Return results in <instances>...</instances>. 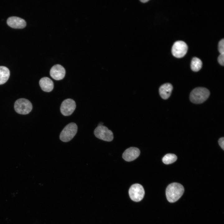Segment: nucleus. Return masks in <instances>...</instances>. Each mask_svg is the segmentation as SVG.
<instances>
[{
	"label": "nucleus",
	"mask_w": 224,
	"mask_h": 224,
	"mask_svg": "<svg viewBox=\"0 0 224 224\" xmlns=\"http://www.w3.org/2000/svg\"><path fill=\"white\" fill-rule=\"evenodd\" d=\"M184 188L181 184L174 182L169 184L167 187L166 194L167 200L173 203L177 201L183 195Z\"/></svg>",
	"instance_id": "obj_1"
},
{
	"label": "nucleus",
	"mask_w": 224,
	"mask_h": 224,
	"mask_svg": "<svg viewBox=\"0 0 224 224\" xmlns=\"http://www.w3.org/2000/svg\"><path fill=\"white\" fill-rule=\"evenodd\" d=\"M210 94L209 91L205 88H196L190 93V100L192 103L195 104L202 103L207 99Z\"/></svg>",
	"instance_id": "obj_2"
},
{
	"label": "nucleus",
	"mask_w": 224,
	"mask_h": 224,
	"mask_svg": "<svg viewBox=\"0 0 224 224\" xmlns=\"http://www.w3.org/2000/svg\"><path fill=\"white\" fill-rule=\"evenodd\" d=\"M77 131V127L74 123H71L66 126L60 133L59 138L62 142H67L72 140Z\"/></svg>",
	"instance_id": "obj_3"
},
{
	"label": "nucleus",
	"mask_w": 224,
	"mask_h": 224,
	"mask_svg": "<svg viewBox=\"0 0 224 224\" xmlns=\"http://www.w3.org/2000/svg\"><path fill=\"white\" fill-rule=\"evenodd\" d=\"M14 107L17 113L22 114L29 113L32 109L31 103L28 100L25 98L17 100L15 102Z\"/></svg>",
	"instance_id": "obj_4"
},
{
	"label": "nucleus",
	"mask_w": 224,
	"mask_h": 224,
	"mask_svg": "<svg viewBox=\"0 0 224 224\" xmlns=\"http://www.w3.org/2000/svg\"><path fill=\"white\" fill-rule=\"evenodd\" d=\"M94 134L98 138L106 141H111L114 138L112 132L107 127L102 125H98L95 129Z\"/></svg>",
	"instance_id": "obj_5"
},
{
	"label": "nucleus",
	"mask_w": 224,
	"mask_h": 224,
	"mask_svg": "<svg viewBox=\"0 0 224 224\" xmlns=\"http://www.w3.org/2000/svg\"><path fill=\"white\" fill-rule=\"evenodd\" d=\"M128 193L130 198L135 202L141 201L144 197L145 194L143 187L138 184L132 185L129 189Z\"/></svg>",
	"instance_id": "obj_6"
},
{
	"label": "nucleus",
	"mask_w": 224,
	"mask_h": 224,
	"mask_svg": "<svg viewBox=\"0 0 224 224\" xmlns=\"http://www.w3.org/2000/svg\"><path fill=\"white\" fill-rule=\"evenodd\" d=\"M188 49V46L185 42L182 41H177L174 43L172 47V54L175 57L181 58L186 54Z\"/></svg>",
	"instance_id": "obj_7"
},
{
	"label": "nucleus",
	"mask_w": 224,
	"mask_h": 224,
	"mask_svg": "<svg viewBox=\"0 0 224 224\" xmlns=\"http://www.w3.org/2000/svg\"><path fill=\"white\" fill-rule=\"evenodd\" d=\"M76 107L75 101L72 99H67L62 102L60 108V111L63 115L69 116L73 113Z\"/></svg>",
	"instance_id": "obj_8"
},
{
	"label": "nucleus",
	"mask_w": 224,
	"mask_h": 224,
	"mask_svg": "<svg viewBox=\"0 0 224 224\" xmlns=\"http://www.w3.org/2000/svg\"><path fill=\"white\" fill-rule=\"evenodd\" d=\"M65 68L60 64H56L53 66L50 71L51 77L56 80L63 79L65 77Z\"/></svg>",
	"instance_id": "obj_9"
},
{
	"label": "nucleus",
	"mask_w": 224,
	"mask_h": 224,
	"mask_svg": "<svg viewBox=\"0 0 224 224\" xmlns=\"http://www.w3.org/2000/svg\"><path fill=\"white\" fill-rule=\"evenodd\" d=\"M140 151L136 147H130L126 149L123 153V158L127 161H131L136 159L139 156Z\"/></svg>",
	"instance_id": "obj_10"
},
{
	"label": "nucleus",
	"mask_w": 224,
	"mask_h": 224,
	"mask_svg": "<svg viewBox=\"0 0 224 224\" xmlns=\"http://www.w3.org/2000/svg\"><path fill=\"white\" fill-rule=\"evenodd\" d=\"M7 23L10 27L15 29H22L26 25V22L23 19L16 16L9 17L7 20Z\"/></svg>",
	"instance_id": "obj_11"
},
{
	"label": "nucleus",
	"mask_w": 224,
	"mask_h": 224,
	"mask_svg": "<svg viewBox=\"0 0 224 224\" xmlns=\"http://www.w3.org/2000/svg\"><path fill=\"white\" fill-rule=\"evenodd\" d=\"M39 84L42 90L45 92H50L54 88L53 82L48 77H44L41 78L39 81Z\"/></svg>",
	"instance_id": "obj_12"
},
{
	"label": "nucleus",
	"mask_w": 224,
	"mask_h": 224,
	"mask_svg": "<svg viewBox=\"0 0 224 224\" xmlns=\"http://www.w3.org/2000/svg\"><path fill=\"white\" fill-rule=\"evenodd\" d=\"M173 86L169 83H166L161 85L159 88V93L161 97L164 99H168L170 96Z\"/></svg>",
	"instance_id": "obj_13"
},
{
	"label": "nucleus",
	"mask_w": 224,
	"mask_h": 224,
	"mask_svg": "<svg viewBox=\"0 0 224 224\" xmlns=\"http://www.w3.org/2000/svg\"><path fill=\"white\" fill-rule=\"evenodd\" d=\"M10 75L9 70L7 67L0 66V85L5 83L8 79Z\"/></svg>",
	"instance_id": "obj_14"
},
{
	"label": "nucleus",
	"mask_w": 224,
	"mask_h": 224,
	"mask_svg": "<svg viewBox=\"0 0 224 224\" xmlns=\"http://www.w3.org/2000/svg\"><path fill=\"white\" fill-rule=\"evenodd\" d=\"M202 63L200 59L197 57L193 58L191 63V68L194 72H198L201 68Z\"/></svg>",
	"instance_id": "obj_15"
},
{
	"label": "nucleus",
	"mask_w": 224,
	"mask_h": 224,
	"mask_svg": "<svg viewBox=\"0 0 224 224\" xmlns=\"http://www.w3.org/2000/svg\"><path fill=\"white\" fill-rule=\"evenodd\" d=\"M177 159L176 155L173 154L169 153L166 155L162 158L163 162L166 164H169L175 162Z\"/></svg>",
	"instance_id": "obj_16"
},
{
	"label": "nucleus",
	"mask_w": 224,
	"mask_h": 224,
	"mask_svg": "<svg viewBox=\"0 0 224 224\" xmlns=\"http://www.w3.org/2000/svg\"><path fill=\"white\" fill-rule=\"evenodd\" d=\"M218 50L220 54H224V40H221L218 44Z\"/></svg>",
	"instance_id": "obj_17"
},
{
	"label": "nucleus",
	"mask_w": 224,
	"mask_h": 224,
	"mask_svg": "<svg viewBox=\"0 0 224 224\" xmlns=\"http://www.w3.org/2000/svg\"><path fill=\"white\" fill-rule=\"evenodd\" d=\"M219 63L222 66L224 65V54H220L217 59Z\"/></svg>",
	"instance_id": "obj_18"
},
{
	"label": "nucleus",
	"mask_w": 224,
	"mask_h": 224,
	"mask_svg": "<svg viewBox=\"0 0 224 224\" xmlns=\"http://www.w3.org/2000/svg\"><path fill=\"white\" fill-rule=\"evenodd\" d=\"M218 143L222 148L224 150V138L222 137L220 138L218 140Z\"/></svg>",
	"instance_id": "obj_19"
}]
</instances>
